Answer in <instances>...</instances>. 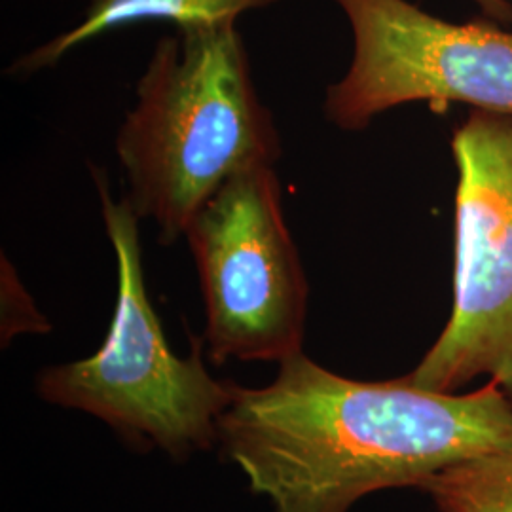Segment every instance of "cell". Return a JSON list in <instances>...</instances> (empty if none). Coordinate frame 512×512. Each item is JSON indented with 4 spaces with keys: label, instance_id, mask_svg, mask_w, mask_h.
<instances>
[{
    "label": "cell",
    "instance_id": "obj_1",
    "mask_svg": "<svg viewBox=\"0 0 512 512\" xmlns=\"http://www.w3.org/2000/svg\"><path fill=\"white\" fill-rule=\"evenodd\" d=\"M219 442L274 512H348L365 495L421 488L452 463L512 446V401L494 380L471 393L406 376L351 380L300 351L272 384L236 385Z\"/></svg>",
    "mask_w": 512,
    "mask_h": 512
},
{
    "label": "cell",
    "instance_id": "obj_2",
    "mask_svg": "<svg viewBox=\"0 0 512 512\" xmlns=\"http://www.w3.org/2000/svg\"><path fill=\"white\" fill-rule=\"evenodd\" d=\"M114 148L126 200L165 245L184 238L238 173L281 160V135L236 23L184 27L156 42Z\"/></svg>",
    "mask_w": 512,
    "mask_h": 512
},
{
    "label": "cell",
    "instance_id": "obj_3",
    "mask_svg": "<svg viewBox=\"0 0 512 512\" xmlns=\"http://www.w3.org/2000/svg\"><path fill=\"white\" fill-rule=\"evenodd\" d=\"M92 173L116 256V310L103 346L88 359L42 370L38 395L109 423L128 444L188 458L219 442L220 416L236 385L207 372L202 340L188 357L171 349L148 298L141 219L126 198L114 200L103 169Z\"/></svg>",
    "mask_w": 512,
    "mask_h": 512
},
{
    "label": "cell",
    "instance_id": "obj_4",
    "mask_svg": "<svg viewBox=\"0 0 512 512\" xmlns=\"http://www.w3.org/2000/svg\"><path fill=\"white\" fill-rule=\"evenodd\" d=\"M184 238L203 304V348L222 365L281 363L302 351L310 285L283 213L275 165H256L203 205Z\"/></svg>",
    "mask_w": 512,
    "mask_h": 512
},
{
    "label": "cell",
    "instance_id": "obj_5",
    "mask_svg": "<svg viewBox=\"0 0 512 512\" xmlns=\"http://www.w3.org/2000/svg\"><path fill=\"white\" fill-rule=\"evenodd\" d=\"M458 165L454 306L406 378L458 393L494 380L512 401V116L473 110L452 139Z\"/></svg>",
    "mask_w": 512,
    "mask_h": 512
},
{
    "label": "cell",
    "instance_id": "obj_6",
    "mask_svg": "<svg viewBox=\"0 0 512 512\" xmlns=\"http://www.w3.org/2000/svg\"><path fill=\"white\" fill-rule=\"evenodd\" d=\"M353 35L348 73L330 84L323 112L363 131L387 110L454 103L512 116V31L495 21L454 23L408 0H334Z\"/></svg>",
    "mask_w": 512,
    "mask_h": 512
},
{
    "label": "cell",
    "instance_id": "obj_7",
    "mask_svg": "<svg viewBox=\"0 0 512 512\" xmlns=\"http://www.w3.org/2000/svg\"><path fill=\"white\" fill-rule=\"evenodd\" d=\"M277 0H92L73 29L19 55L10 74H35L55 67L74 48L105 33L147 21H167L177 29L232 25L239 16L272 6Z\"/></svg>",
    "mask_w": 512,
    "mask_h": 512
},
{
    "label": "cell",
    "instance_id": "obj_8",
    "mask_svg": "<svg viewBox=\"0 0 512 512\" xmlns=\"http://www.w3.org/2000/svg\"><path fill=\"white\" fill-rule=\"evenodd\" d=\"M421 490L440 512H512V446L452 463Z\"/></svg>",
    "mask_w": 512,
    "mask_h": 512
},
{
    "label": "cell",
    "instance_id": "obj_9",
    "mask_svg": "<svg viewBox=\"0 0 512 512\" xmlns=\"http://www.w3.org/2000/svg\"><path fill=\"white\" fill-rule=\"evenodd\" d=\"M476 4L495 23H499V25L512 23L511 0H476Z\"/></svg>",
    "mask_w": 512,
    "mask_h": 512
}]
</instances>
